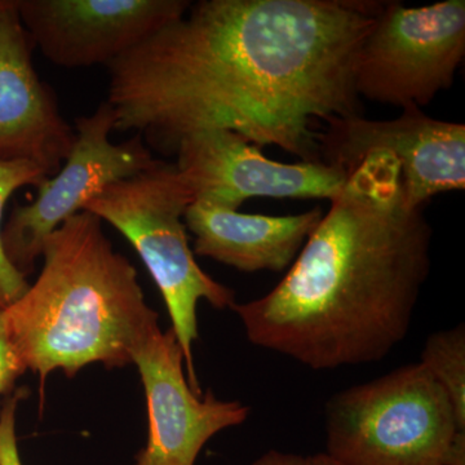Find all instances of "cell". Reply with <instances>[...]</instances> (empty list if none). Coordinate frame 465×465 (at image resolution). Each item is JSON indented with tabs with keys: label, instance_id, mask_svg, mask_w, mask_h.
Masks as SVG:
<instances>
[{
	"label": "cell",
	"instance_id": "obj_8",
	"mask_svg": "<svg viewBox=\"0 0 465 465\" xmlns=\"http://www.w3.org/2000/svg\"><path fill=\"white\" fill-rule=\"evenodd\" d=\"M318 133L320 158L347 171L366 155L382 153L399 162L411 206L424 207L440 193L465 189V125L405 109L388 121L361 115L332 118Z\"/></svg>",
	"mask_w": 465,
	"mask_h": 465
},
{
	"label": "cell",
	"instance_id": "obj_6",
	"mask_svg": "<svg viewBox=\"0 0 465 465\" xmlns=\"http://www.w3.org/2000/svg\"><path fill=\"white\" fill-rule=\"evenodd\" d=\"M464 56V0L384 2L354 58V91L358 99L420 109L451 87Z\"/></svg>",
	"mask_w": 465,
	"mask_h": 465
},
{
	"label": "cell",
	"instance_id": "obj_14",
	"mask_svg": "<svg viewBox=\"0 0 465 465\" xmlns=\"http://www.w3.org/2000/svg\"><path fill=\"white\" fill-rule=\"evenodd\" d=\"M419 362L446 391L465 430V327L440 330L428 336Z\"/></svg>",
	"mask_w": 465,
	"mask_h": 465
},
{
	"label": "cell",
	"instance_id": "obj_9",
	"mask_svg": "<svg viewBox=\"0 0 465 465\" xmlns=\"http://www.w3.org/2000/svg\"><path fill=\"white\" fill-rule=\"evenodd\" d=\"M176 167L194 202L238 211L252 197L327 198L347 182V173L323 161L287 164L226 130L186 134L174 149Z\"/></svg>",
	"mask_w": 465,
	"mask_h": 465
},
{
	"label": "cell",
	"instance_id": "obj_2",
	"mask_svg": "<svg viewBox=\"0 0 465 465\" xmlns=\"http://www.w3.org/2000/svg\"><path fill=\"white\" fill-rule=\"evenodd\" d=\"M281 282L232 305L251 344L309 369L379 362L405 341L430 271L432 229L399 162L366 155Z\"/></svg>",
	"mask_w": 465,
	"mask_h": 465
},
{
	"label": "cell",
	"instance_id": "obj_16",
	"mask_svg": "<svg viewBox=\"0 0 465 465\" xmlns=\"http://www.w3.org/2000/svg\"><path fill=\"white\" fill-rule=\"evenodd\" d=\"M25 396V391H17L0 409V465H23L17 446L16 414L18 403Z\"/></svg>",
	"mask_w": 465,
	"mask_h": 465
},
{
	"label": "cell",
	"instance_id": "obj_18",
	"mask_svg": "<svg viewBox=\"0 0 465 465\" xmlns=\"http://www.w3.org/2000/svg\"><path fill=\"white\" fill-rule=\"evenodd\" d=\"M252 465H342L329 457L326 452L313 455L293 454V452L269 450L256 459Z\"/></svg>",
	"mask_w": 465,
	"mask_h": 465
},
{
	"label": "cell",
	"instance_id": "obj_13",
	"mask_svg": "<svg viewBox=\"0 0 465 465\" xmlns=\"http://www.w3.org/2000/svg\"><path fill=\"white\" fill-rule=\"evenodd\" d=\"M320 207L290 216L247 215L193 202L183 222L194 252L246 273L289 269L322 219Z\"/></svg>",
	"mask_w": 465,
	"mask_h": 465
},
{
	"label": "cell",
	"instance_id": "obj_5",
	"mask_svg": "<svg viewBox=\"0 0 465 465\" xmlns=\"http://www.w3.org/2000/svg\"><path fill=\"white\" fill-rule=\"evenodd\" d=\"M193 202L191 188L176 164L158 161L142 173L110 183L84 211L115 228L139 253L166 302L171 329L185 357L189 384L201 394L193 356L198 302L206 300L213 308L232 309L235 296L195 262L183 222Z\"/></svg>",
	"mask_w": 465,
	"mask_h": 465
},
{
	"label": "cell",
	"instance_id": "obj_11",
	"mask_svg": "<svg viewBox=\"0 0 465 465\" xmlns=\"http://www.w3.org/2000/svg\"><path fill=\"white\" fill-rule=\"evenodd\" d=\"M148 406V440L134 465H194L208 440L243 424L250 407L195 393L173 330H157L134 351Z\"/></svg>",
	"mask_w": 465,
	"mask_h": 465
},
{
	"label": "cell",
	"instance_id": "obj_1",
	"mask_svg": "<svg viewBox=\"0 0 465 465\" xmlns=\"http://www.w3.org/2000/svg\"><path fill=\"white\" fill-rule=\"evenodd\" d=\"M381 5L202 0L108 65L115 130L167 153L226 130L321 161L313 121L360 115L354 58Z\"/></svg>",
	"mask_w": 465,
	"mask_h": 465
},
{
	"label": "cell",
	"instance_id": "obj_7",
	"mask_svg": "<svg viewBox=\"0 0 465 465\" xmlns=\"http://www.w3.org/2000/svg\"><path fill=\"white\" fill-rule=\"evenodd\" d=\"M75 142L65 164L43 180L36 198L17 206L3 229V246L9 262L24 275L41 258L45 242L70 217L84 211L92 198L110 183L142 173L158 163L140 134L112 143L115 115L108 101L75 122Z\"/></svg>",
	"mask_w": 465,
	"mask_h": 465
},
{
	"label": "cell",
	"instance_id": "obj_12",
	"mask_svg": "<svg viewBox=\"0 0 465 465\" xmlns=\"http://www.w3.org/2000/svg\"><path fill=\"white\" fill-rule=\"evenodd\" d=\"M34 48L17 0H0V161H30L51 177L69 157L75 130L39 78Z\"/></svg>",
	"mask_w": 465,
	"mask_h": 465
},
{
	"label": "cell",
	"instance_id": "obj_4",
	"mask_svg": "<svg viewBox=\"0 0 465 465\" xmlns=\"http://www.w3.org/2000/svg\"><path fill=\"white\" fill-rule=\"evenodd\" d=\"M324 433L342 465H465V430L420 362L333 394Z\"/></svg>",
	"mask_w": 465,
	"mask_h": 465
},
{
	"label": "cell",
	"instance_id": "obj_15",
	"mask_svg": "<svg viewBox=\"0 0 465 465\" xmlns=\"http://www.w3.org/2000/svg\"><path fill=\"white\" fill-rule=\"evenodd\" d=\"M47 174L38 164L24 159L0 161V311H5L25 293L26 277L9 262L3 246L2 219L12 194L23 186H38Z\"/></svg>",
	"mask_w": 465,
	"mask_h": 465
},
{
	"label": "cell",
	"instance_id": "obj_3",
	"mask_svg": "<svg viewBox=\"0 0 465 465\" xmlns=\"http://www.w3.org/2000/svg\"><path fill=\"white\" fill-rule=\"evenodd\" d=\"M42 258L35 282L3 311L18 357L42 390L56 370L72 378L91 363H134L159 330L158 314L99 217L81 211L67 219L45 240Z\"/></svg>",
	"mask_w": 465,
	"mask_h": 465
},
{
	"label": "cell",
	"instance_id": "obj_10",
	"mask_svg": "<svg viewBox=\"0 0 465 465\" xmlns=\"http://www.w3.org/2000/svg\"><path fill=\"white\" fill-rule=\"evenodd\" d=\"M191 5L188 0H17L34 45L64 69L108 66Z\"/></svg>",
	"mask_w": 465,
	"mask_h": 465
},
{
	"label": "cell",
	"instance_id": "obj_17",
	"mask_svg": "<svg viewBox=\"0 0 465 465\" xmlns=\"http://www.w3.org/2000/svg\"><path fill=\"white\" fill-rule=\"evenodd\" d=\"M25 371V366L9 338L5 313L0 311V394L11 391L17 379Z\"/></svg>",
	"mask_w": 465,
	"mask_h": 465
}]
</instances>
